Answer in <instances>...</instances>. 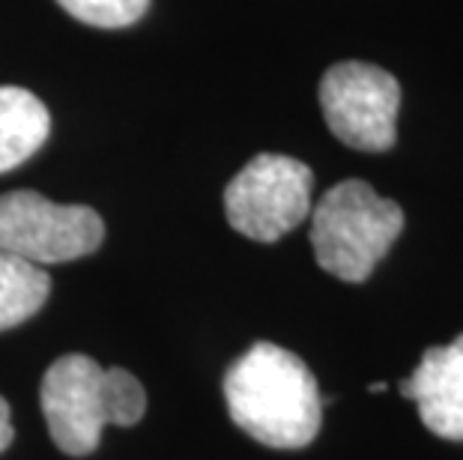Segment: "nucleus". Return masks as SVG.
<instances>
[{"label":"nucleus","mask_w":463,"mask_h":460,"mask_svg":"<svg viewBox=\"0 0 463 460\" xmlns=\"http://www.w3.org/2000/svg\"><path fill=\"white\" fill-rule=\"evenodd\" d=\"M224 400L236 427L269 448H305L320 434L317 377L290 350L258 341L224 374Z\"/></svg>","instance_id":"1"},{"label":"nucleus","mask_w":463,"mask_h":460,"mask_svg":"<svg viewBox=\"0 0 463 460\" xmlns=\"http://www.w3.org/2000/svg\"><path fill=\"white\" fill-rule=\"evenodd\" d=\"M320 108L329 132L362 153H386L398 141L401 84L380 66L335 63L320 81Z\"/></svg>","instance_id":"6"},{"label":"nucleus","mask_w":463,"mask_h":460,"mask_svg":"<svg viewBox=\"0 0 463 460\" xmlns=\"http://www.w3.org/2000/svg\"><path fill=\"white\" fill-rule=\"evenodd\" d=\"M416 400L425 427L439 439L463 443V332L442 347H428L419 368L401 383Z\"/></svg>","instance_id":"7"},{"label":"nucleus","mask_w":463,"mask_h":460,"mask_svg":"<svg viewBox=\"0 0 463 460\" xmlns=\"http://www.w3.org/2000/svg\"><path fill=\"white\" fill-rule=\"evenodd\" d=\"M99 212L78 203H54L39 192L0 194V251L36 267L87 258L102 246Z\"/></svg>","instance_id":"5"},{"label":"nucleus","mask_w":463,"mask_h":460,"mask_svg":"<svg viewBox=\"0 0 463 460\" xmlns=\"http://www.w3.org/2000/svg\"><path fill=\"white\" fill-rule=\"evenodd\" d=\"M314 174L305 162L260 153L224 189V212L236 233L279 242L311 215Z\"/></svg>","instance_id":"4"},{"label":"nucleus","mask_w":463,"mask_h":460,"mask_svg":"<svg viewBox=\"0 0 463 460\" xmlns=\"http://www.w3.org/2000/svg\"><path fill=\"white\" fill-rule=\"evenodd\" d=\"M39 400L54 446L69 457L96 452L105 425L132 427L146 409L137 377L123 368H102L81 353L61 356L45 371Z\"/></svg>","instance_id":"2"},{"label":"nucleus","mask_w":463,"mask_h":460,"mask_svg":"<svg viewBox=\"0 0 463 460\" xmlns=\"http://www.w3.org/2000/svg\"><path fill=\"white\" fill-rule=\"evenodd\" d=\"M57 4H61L69 15H75L78 22L114 31V27L135 24L137 18L146 13L150 0H57Z\"/></svg>","instance_id":"10"},{"label":"nucleus","mask_w":463,"mask_h":460,"mask_svg":"<svg viewBox=\"0 0 463 460\" xmlns=\"http://www.w3.org/2000/svg\"><path fill=\"white\" fill-rule=\"evenodd\" d=\"M52 278L43 267L0 251V332L22 326L48 302Z\"/></svg>","instance_id":"9"},{"label":"nucleus","mask_w":463,"mask_h":460,"mask_svg":"<svg viewBox=\"0 0 463 460\" xmlns=\"http://www.w3.org/2000/svg\"><path fill=\"white\" fill-rule=\"evenodd\" d=\"M371 391L373 395H380V391H386V383H371Z\"/></svg>","instance_id":"12"},{"label":"nucleus","mask_w":463,"mask_h":460,"mask_svg":"<svg viewBox=\"0 0 463 460\" xmlns=\"http://www.w3.org/2000/svg\"><path fill=\"white\" fill-rule=\"evenodd\" d=\"M13 416H9V404L0 398V452H6L9 443H13Z\"/></svg>","instance_id":"11"},{"label":"nucleus","mask_w":463,"mask_h":460,"mask_svg":"<svg viewBox=\"0 0 463 460\" xmlns=\"http://www.w3.org/2000/svg\"><path fill=\"white\" fill-rule=\"evenodd\" d=\"M401 230L403 210L362 180L332 185L311 212V246L320 269L350 284L371 278Z\"/></svg>","instance_id":"3"},{"label":"nucleus","mask_w":463,"mask_h":460,"mask_svg":"<svg viewBox=\"0 0 463 460\" xmlns=\"http://www.w3.org/2000/svg\"><path fill=\"white\" fill-rule=\"evenodd\" d=\"M48 108L24 87H0V174L18 168L48 141Z\"/></svg>","instance_id":"8"}]
</instances>
